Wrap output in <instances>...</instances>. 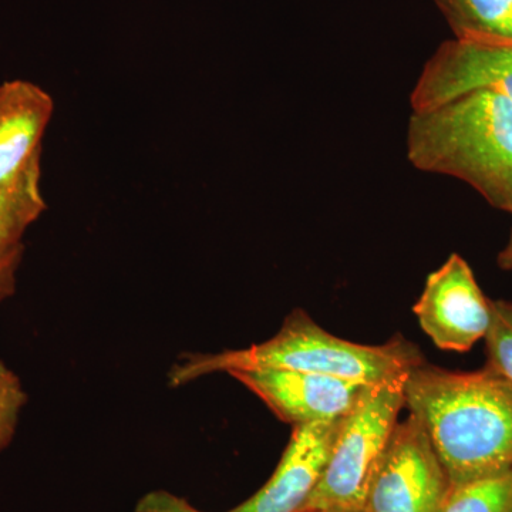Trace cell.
Returning a JSON list of instances; mask_svg holds the SVG:
<instances>
[{"label":"cell","instance_id":"6da1fadb","mask_svg":"<svg viewBox=\"0 0 512 512\" xmlns=\"http://www.w3.org/2000/svg\"><path fill=\"white\" fill-rule=\"evenodd\" d=\"M404 397L446 468L451 485L512 468V384L484 366L453 372L421 362Z\"/></svg>","mask_w":512,"mask_h":512},{"label":"cell","instance_id":"7a4b0ae2","mask_svg":"<svg viewBox=\"0 0 512 512\" xmlns=\"http://www.w3.org/2000/svg\"><path fill=\"white\" fill-rule=\"evenodd\" d=\"M407 158L420 171L464 181L512 215V100L477 92L413 111Z\"/></svg>","mask_w":512,"mask_h":512},{"label":"cell","instance_id":"3957f363","mask_svg":"<svg viewBox=\"0 0 512 512\" xmlns=\"http://www.w3.org/2000/svg\"><path fill=\"white\" fill-rule=\"evenodd\" d=\"M424 362L420 350L402 336L383 345H360L332 335L302 309L286 316L274 338L247 349L184 355L170 372V384L183 386L211 373L288 369L365 384L407 375Z\"/></svg>","mask_w":512,"mask_h":512},{"label":"cell","instance_id":"277c9868","mask_svg":"<svg viewBox=\"0 0 512 512\" xmlns=\"http://www.w3.org/2000/svg\"><path fill=\"white\" fill-rule=\"evenodd\" d=\"M406 376L366 387L343 417L322 480L303 508L363 512L399 414L406 407Z\"/></svg>","mask_w":512,"mask_h":512},{"label":"cell","instance_id":"5b68a950","mask_svg":"<svg viewBox=\"0 0 512 512\" xmlns=\"http://www.w3.org/2000/svg\"><path fill=\"white\" fill-rule=\"evenodd\" d=\"M450 478L416 416L394 427L363 512H444Z\"/></svg>","mask_w":512,"mask_h":512},{"label":"cell","instance_id":"8992f818","mask_svg":"<svg viewBox=\"0 0 512 512\" xmlns=\"http://www.w3.org/2000/svg\"><path fill=\"white\" fill-rule=\"evenodd\" d=\"M413 312L437 348L466 353L487 336L493 299L485 296L466 259L451 254L427 278Z\"/></svg>","mask_w":512,"mask_h":512},{"label":"cell","instance_id":"52a82bcc","mask_svg":"<svg viewBox=\"0 0 512 512\" xmlns=\"http://www.w3.org/2000/svg\"><path fill=\"white\" fill-rule=\"evenodd\" d=\"M477 92L503 94L512 100V46L448 40L424 66L410 104L413 111L443 106Z\"/></svg>","mask_w":512,"mask_h":512},{"label":"cell","instance_id":"ba28073f","mask_svg":"<svg viewBox=\"0 0 512 512\" xmlns=\"http://www.w3.org/2000/svg\"><path fill=\"white\" fill-rule=\"evenodd\" d=\"M229 376L255 393L285 423L342 419L370 384L288 369L232 370Z\"/></svg>","mask_w":512,"mask_h":512},{"label":"cell","instance_id":"9c48e42d","mask_svg":"<svg viewBox=\"0 0 512 512\" xmlns=\"http://www.w3.org/2000/svg\"><path fill=\"white\" fill-rule=\"evenodd\" d=\"M342 419L293 426L291 441L271 480L228 512L301 511L322 480Z\"/></svg>","mask_w":512,"mask_h":512},{"label":"cell","instance_id":"30bf717a","mask_svg":"<svg viewBox=\"0 0 512 512\" xmlns=\"http://www.w3.org/2000/svg\"><path fill=\"white\" fill-rule=\"evenodd\" d=\"M55 101L42 87L26 80L0 86V184L18 180L42 160V140Z\"/></svg>","mask_w":512,"mask_h":512},{"label":"cell","instance_id":"8fae6325","mask_svg":"<svg viewBox=\"0 0 512 512\" xmlns=\"http://www.w3.org/2000/svg\"><path fill=\"white\" fill-rule=\"evenodd\" d=\"M456 39L512 46V0H434Z\"/></svg>","mask_w":512,"mask_h":512},{"label":"cell","instance_id":"7c38bea8","mask_svg":"<svg viewBox=\"0 0 512 512\" xmlns=\"http://www.w3.org/2000/svg\"><path fill=\"white\" fill-rule=\"evenodd\" d=\"M40 174L42 168L37 161L18 180L0 184V252L22 244L26 229L46 210Z\"/></svg>","mask_w":512,"mask_h":512},{"label":"cell","instance_id":"4fadbf2b","mask_svg":"<svg viewBox=\"0 0 512 512\" xmlns=\"http://www.w3.org/2000/svg\"><path fill=\"white\" fill-rule=\"evenodd\" d=\"M444 512H512V468L453 487Z\"/></svg>","mask_w":512,"mask_h":512},{"label":"cell","instance_id":"5bb4252c","mask_svg":"<svg viewBox=\"0 0 512 512\" xmlns=\"http://www.w3.org/2000/svg\"><path fill=\"white\" fill-rule=\"evenodd\" d=\"M484 342L485 366L512 384V302L493 301V319Z\"/></svg>","mask_w":512,"mask_h":512},{"label":"cell","instance_id":"9a60e30c","mask_svg":"<svg viewBox=\"0 0 512 512\" xmlns=\"http://www.w3.org/2000/svg\"><path fill=\"white\" fill-rule=\"evenodd\" d=\"M26 402L28 394L19 377L0 362V451L5 450L15 436Z\"/></svg>","mask_w":512,"mask_h":512},{"label":"cell","instance_id":"2e32d148","mask_svg":"<svg viewBox=\"0 0 512 512\" xmlns=\"http://www.w3.org/2000/svg\"><path fill=\"white\" fill-rule=\"evenodd\" d=\"M25 247L23 244L0 252V303L10 298L16 291V276L22 264Z\"/></svg>","mask_w":512,"mask_h":512},{"label":"cell","instance_id":"e0dca14e","mask_svg":"<svg viewBox=\"0 0 512 512\" xmlns=\"http://www.w3.org/2000/svg\"><path fill=\"white\" fill-rule=\"evenodd\" d=\"M136 512H202L192 507L184 498L167 493V491H153L141 498L137 504Z\"/></svg>","mask_w":512,"mask_h":512},{"label":"cell","instance_id":"ac0fdd59","mask_svg":"<svg viewBox=\"0 0 512 512\" xmlns=\"http://www.w3.org/2000/svg\"><path fill=\"white\" fill-rule=\"evenodd\" d=\"M497 262L503 271L512 272V229L507 245L498 254Z\"/></svg>","mask_w":512,"mask_h":512},{"label":"cell","instance_id":"d6986e66","mask_svg":"<svg viewBox=\"0 0 512 512\" xmlns=\"http://www.w3.org/2000/svg\"><path fill=\"white\" fill-rule=\"evenodd\" d=\"M298 512H332V511H325V510H316V508H303V510Z\"/></svg>","mask_w":512,"mask_h":512}]
</instances>
